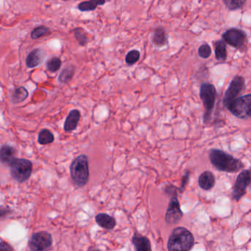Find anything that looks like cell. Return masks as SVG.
<instances>
[{
    "instance_id": "obj_1",
    "label": "cell",
    "mask_w": 251,
    "mask_h": 251,
    "mask_svg": "<svg viewBox=\"0 0 251 251\" xmlns=\"http://www.w3.org/2000/svg\"><path fill=\"white\" fill-rule=\"evenodd\" d=\"M208 157L211 164L220 172L235 173L245 167L240 160L221 150H210Z\"/></svg>"
},
{
    "instance_id": "obj_2",
    "label": "cell",
    "mask_w": 251,
    "mask_h": 251,
    "mask_svg": "<svg viewBox=\"0 0 251 251\" xmlns=\"http://www.w3.org/2000/svg\"><path fill=\"white\" fill-rule=\"evenodd\" d=\"M195 245L193 234L186 227H177L172 232L167 242L169 251H189Z\"/></svg>"
},
{
    "instance_id": "obj_3",
    "label": "cell",
    "mask_w": 251,
    "mask_h": 251,
    "mask_svg": "<svg viewBox=\"0 0 251 251\" xmlns=\"http://www.w3.org/2000/svg\"><path fill=\"white\" fill-rule=\"evenodd\" d=\"M70 175L75 186L83 187L89 179V159L86 155H80L75 158L70 165Z\"/></svg>"
},
{
    "instance_id": "obj_4",
    "label": "cell",
    "mask_w": 251,
    "mask_h": 251,
    "mask_svg": "<svg viewBox=\"0 0 251 251\" xmlns=\"http://www.w3.org/2000/svg\"><path fill=\"white\" fill-rule=\"evenodd\" d=\"M217 90L215 86L210 83H203L200 88V98L203 104L205 113L203 114V123L208 124L211 120L213 111L217 99Z\"/></svg>"
},
{
    "instance_id": "obj_5",
    "label": "cell",
    "mask_w": 251,
    "mask_h": 251,
    "mask_svg": "<svg viewBox=\"0 0 251 251\" xmlns=\"http://www.w3.org/2000/svg\"><path fill=\"white\" fill-rule=\"evenodd\" d=\"M9 167L11 177L18 183L28 180L33 173V164L25 158H16Z\"/></svg>"
},
{
    "instance_id": "obj_6",
    "label": "cell",
    "mask_w": 251,
    "mask_h": 251,
    "mask_svg": "<svg viewBox=\"0 0 251 251\" xmlns=\"http://www.w3.org/2000/svg\"><path fill=\"white\" fill-rule=\"evenodd\" d=\"M226 108L234 117L241 120L251 118V94L239 97Z\"/></svg>"
},
{
    "instance_id": "obj_7",
    "label": "cell",
    "mask_w": 251,
    "mask_h": 251,
    "mask_svg": "<svg viewBox=\"0 0 251 251\" xmlns=\"http://www.w3.org/2000/svg\"><path fill=\"white\" fill-rule=\"evenodd\" d=\"M222 38L226 44L241 51L245 50L248 44L246 32L235 27L226 30L222 35Z\"/></svg>"
},
{
    "instance_id": "obj_8",
    "label": "cell",
    "mask_w": 251,
    "mask_h": 251,
    "mask_svg": "<svg viewBox=\"0 0 251 251\" xmlns=\"http://www.w3.org/2000/svg\"><path fill=\"white\" fill-rule=\"evenodd\" d=\"M246 84L245 80L242 76L236 75L229 85L228 88L225 93L223 99V104L226 108L228 106L230 102L239 98L241 95L245 92Z\"/></svg>"
},
{
    "instance_id": "obj_9",
    "label": "cell",
    "mask_w": 251,
    "mask_h": 251,
    "mask_svg": "<svg viewBox=\"0 0 251 251\" xmlns=\"http://www.w3.org/2000/svg\"><path fill=\"white\" fill-rule=\"evenodd\" d=\"M52 245V235L45 230L35 233L29 239L30 251H49Z\"/></svg>"
},
{
    "instance_id": "obj_10",
    "label": "cell",
    "mask_w": 251,
    "mask_h": 251,
    "mask_svg": "<svg viewBox=\"0 0 251 251\" xmlns=\"http://www.w3.org/2000/svg\"><path fill=\"white\" fill-rule=\"evenodd\" d=\"M251 185V169L245 170L239 173L236 177L233 187L232 198L239 201L246 193L247 188Z\"/></svg>"
},
{
    "instance_id": "obj_11",
    "label": "cell",
    "mask_w": 251,
    "mask_h": 251,
    "mask_svg": "<svg viewBox=\"0 0 251 251\" xmlns=\"http://www.w3.org/2000/svg\"><path fill=\"white\" fill-rule=\"evenodd\" d=\"M183 217V211L180 209V202L177 196L172 197L165 215V221L169 225H176Z\"/></svg>"
},
{
    "instance_id": "obj_12",
    "label": "cell",
    "mask_w": 251,
    "mask_h": 251,
    "mask_svg": "<svg viewBox=\"0 0 251 251\" xmlns=\"http://www.w3.org/2000/svg\"><path fill=\"white\" fill-rule=\"evenodd\" d=\"M132 243L135 251H152L151 241L146 236H142L138 232H135L132 238Z\"/></svg>"
},
{
    "instance_id": "obj_13",
    "label": "cell",
    "mask_w": 251,
    "mask_h": 251,
    "mask_svg": "<svg viewBox=\"0 0 251 251\" xmlns=\"http://www.w3.org/2000/svg\"><path fill=\"white\" fill-rule=\"evenodd\" d=\"M45 57V52L42 50L37 48L33 50L26 58V66L28 68L32 69L40 65Z\"/></svg>"
},
{
    "instance_id": "obj_14",
    "label": "cell",
    "mask_w": 251,
    "mask_h": 251,
    "mask_svg": "<svg viewBox=\"0 0 251 251\" xmlns=\"http://www.w3.org/2000/svg\"><path fill=\"white\" fill-rule=\"evenodd\" d=\"M17 151L11 145H3L0 150V160L5 165L10 166L11 163L16 159Z\"/></svg>"
},
{
    "instance_id": "obj_15",
    "label": "cell",
    "mask_w": 251,
    "mask_h": 251,
    "mask_svg": "<svg viewBox=\"0 0 251 251\" xmlns=\"http://www.w3.org/2000/svg\"><path fill=\"white\" fill-rule=\"evenodd\" d=\"M80 119V113L78 110L74 109L70 111L66 119L64 125V130L65 132H71L77 128V125Z\"/></svg>"
},
{
    "instance_id": "obj_16",
    "label": "cell",
    "mask_w": 251,
    "mask_h": 251,
    "mask_svg": "<svg viewBox=\"0 0 251 251\" xmlns=\"http://www.w3.org/2000/svg\"><path fill=\"white\" fill-rule=\"evenodd\" d=\"M198 184L203 190H211L215 184V177L211 172L205 171L200 176Z\"/></svg>"
},
{
    "instance_id": "obj_17",
    "label": "cell",
    "mask_w": 251,
    "mask_h": 251,
    "mask_svg": "<svg viewBox=\"0 0 251 251\" xmlns=\"http://www.w3.org/2000/svg\"><path fill=\"white\" fill-rule=\"evenodd\" d=\"M95 220L98 225L106 230H112L117 225V222L114 217L104 213L98 214L95 217Z\"/></svg>"
},
{
    "instance_id": "obj_18",
    "label": "cell",
    "mask_w": 251,
    "mask_h": 251,
    "mask_svg": "<svg viewBox=\"0 0 251 251\" xmlns=\"http://www.w3.org/2000/svg\"><path fill=\"white\" fill-rule=\"evenodd\" d=\"M152 43L157 48H162L167 45L168 39L165 29L162 27H158L154 30L152 38Z\"/></svg>"
},
{
    "instance_id": "obj_19",
    "label": "cell",
    "mask_w": 251,
    "mask_h": 251,
    "mask_svg": "<svg viewBox=\"0 0 251 251\" xmlns=\"http://www.w3.org/2000/svg\"><path fill=\"white\" fill-rule=\"evenodd\" d=\"M214 51H215L216 59L217 61H226L227 58L226 43L223 40H217L214 42Z\"/></svg>"
},
{
    "instance_id": "obj_20",
    "label": "cell",
    "mask_w": 251,
    "mask_h": 251,
    "mask_svg": "<svg viewBox=\"0 0 251 251\" xmlns=\"http://www.w3.org/2000/svg\"><path fill=\"white\" fill-rule=\"evenodd\" d=\"M106 3L105 1H100V0H91V1H85V2H80L77 5V9L81 12H86V11H95L99 5H103Z\"/></svg>"
},
{
    "instance_id": "obj_21",
    "label": "cell",
    "mask_w": 251,
    "mask_h": 251,
    "mask_svg": "<svg viewBox=\"0 0 251 251\" xmlns=\"http://www.w3.org/2000/svg\"><path fill=\"white\" fill-rule=\"evenodd\" d=\"M28 91L24 86H20L14 89L11 95V100L14 104L20 103V102H24L27 97H28Z\"/></svg>"
},
{
    "instance_id": "obj_22",
    "label": "cell",
    "mask_w": 251,
    "mask_h": 251,
    "mask_svg": "<svg viewBox=\"0 0 251 251\" xmlns=\"http://www.w3.org/2000/svg\"><path fill=\"white\" fill-rule=\"evenodd\" d=\"M55 141L53 133L48 129H42L38 136V142L40 145H46L52 144Z\"/></svg>"
},
{
    "instance_id": "obj_23",
    "label": "cell",
    "mask_w": 251,
    "mask_h": 251,
    "mask_svg": "<svg viewBox=\"0 0 251 251\" xmlns=\"http://www.w3.org/2000/svg\"><path fill=\"white\" fill-rule=\"evenodd\" d=\"M75 73V67L74 66H67L61 71L58 80L62 83H69L73 79Z\"/></svg>"
},
{
    "instance_id": "obj_24",
    "label": "cell",
    "mask_w": 251,
    "mask_h": 251,
    "mask_svg": "<svg viewBox=\"0 0 251 251\" xmlns=\"http://www.w3.org/2000/svg\"><path fill=\"white\" fill-rule=\"evenodd\" d=\"M50 29L46 26L40 25L35 27L30 33V37L32 39H39L45 36L50 34Z\"/></svg>"
},
{
    "instance_id": "obj_25",
    "label": "cell",
    "mask_w": 251,
    "mask_h": 251,
    "mask_svg": "<svg viewBox=\"0 0 251 251\" xmlns=\"http://www.w3.org/2000/svg\"><path fill=\"white\" fill-rule=\"evenodd\" d=\"M74 36L80 46H86L89 42V38L83 29L77 27L74 29Z\"/></svg>"
},
{
    "instance_id": "obj_26",
    "label": "cell",
    "mask_w": 251,
    "mask_h": 251,
    "mask_svg": "<svg viewBox=\"0 0 251 251\" xmlns=\"http://www.w3.org/2000/svg\"><path fill=\"white\" fill-rule=\"evenodd\" d=\"M61 65H62V61L58 57H52L46 63L47 69L50 73H56L60 70Z\"/></svg>"
},
{
    "instance_id": "obj_27",
    "label": "cell",
    "mask_w": 251,
    "mask_h": 251,
    "mask_svg": "<svg viewBox=\"0 0 251 251\" xmlns=\"http://www.w3.org/2000/svg\"><path fill=\"white\" fill-rule=\"evenodd\" d=\"M223 3L229 11L240 9L246 3L245 0H223Z\"/></svg>"
},
{
    "instance_id": "obj_28",
    "label": "cell",
    "mask_w": 251,
    "mask_h": 251,
    "mask_svg": "<svg viewBox=\"0 0 251 251\" xmlns=\"http://www.w3.org/2000/svg\"><path fill=\"white\" fill-rule=\"evenodd\" d=\"M140 58V52L136 50H133L127 52L126 56V62L127 65L132 66L139 61Z\"/></svg>"
},
{
    "instance_id": "obj_29",
    "label": "cell",
    "mask_w": 251,
    "mask_h": 251,
    "mask_svg": "<svg viewBox=\"0 0 251 251\" xmlns=\"http://www.w3.org/2000/svg\"><path fill=\"white\" fill-rule=\"evenodd\" d=\"M198 55L201 58L206 59L211 55V48L208 44H203L198 48Z\"/></svg>"
},
{
    "instance_id": "obj_30",
    "label": "cell",
    "mask_w": 251,
    "mask_h": 251,
    "mask_svg": "<svg viewBox=\"0 0 251 251\" xmlns=\"http://www.w3.org/2000/svg\"><path fill=\"white\" fill-rule=\"evenodd\" d=\"M189 176H190V173L189 171H186L184 176L182 178L181 185H180V188H178V190L180 192H184L185 188H186V185L188 184L189 181Z\"/></svg>"
},
{
    "instance_id": "obj_31",
    "label": "cell",
    "mask_w": 251,
    "mask_h": 251,
    "mask_svg": "<svg viewBox=\"0 0 251 251\" xmlns=\"http://www.w3.org/2000/svg\"><path fill=\"white\" fill-rule=\"evenodd\" d=\"M0 251H14V249L8 242L2 239L0 244Z\"/></svg>"
},
{
    "instance_id": "obj_32",
    "label": "cell",
    "mask_w": 251,
    "mask_h": 251,
    "mask_svg": "<svg viewBox=\"0 0 251 251\" xmlns=\"http://www.w3.org/2000/svg\"><path fill=\"white\" fill-rule=\"evenodd\" d=\"M8 211H10L9 208H7L6 207H5V208L2 207V208H1V217L3 218V217L8 214Z\"/></svg>"
},
{
    "instance_id": "obj_33",
    "label": "cell",
    "mask_w": 251,
    "mask_h": 251,
    "mask_svg": "<svg viewBox=\"0 0 251 251\" xmlns=\"http://www.w3.org/2000/svg\"><path fill=\"white\" fill-rule=\"evenodd\" d=\"M89 251H100L98 248H95V247H90L89 249Z\"/></svg>"
}]
</instances>
